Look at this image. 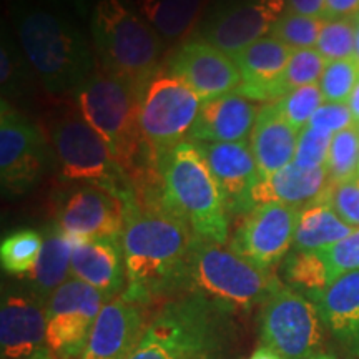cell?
Masks as SVG:
<instances>
[{
  "mask_svg": "<svg viewBox=\"0 0 359 359\" xmlns=\"http://www.w3.org/2000/svg\"><path fill=\"white\" fill-rule=\"evenodd\" d=\"M283 271L291 288L309 299L325 293L333 285V276L323 251H293L286 258Z\"/></svg>",
  "mask_w": 359,
  "mask_h": 359,
  "instance_id": "cell-29",
  "label": "cell"
},
{
  "mask_svg": "<svg viewBox=\"0 0 359 359\" xmlns=\"http://www.w3.org/2000/svg\"><path fill=\"white\" fill-rule=\"evenodd\" d=\"M278 278L240 257L230 246L196 238L188 259L183 288L219 311L248 313L262 304Z\"/></svg>",
  "mask_w": 359,
  "mask_h": 359,
  "instance_id": "cell-7",
  "label": "cell"
},
{
  "mask_svg": "<svg viewBox=\"0 0 359 359\" xmlns=\"http://www.w3.org/2000/svg\"><path fill=\"white\" fill-rule=\"evenodd\" d=\"M55 226L72 241L120 238L125 226V200L103 187L77 183L58 195Z\"/></svg>",
  "mask_w": 359,
  "mask_h": 359,
  "instance_id": "cell-12",
  "label": "cell"
},
{
  "mask_svg": "<svg viewBox=\"0 0 359 359\" xmlns=\"http://www.w3.org/2000/svg\"><path fill=\"white\" fill-rule=\"evenodd\" d=\"M50 143L55 148L62 173L74 183L107 188L125 200L132 191L127 175L116 163L109 145L75 107H65L53 115Z\"/></svg>",
  "mask_w": 359,
  "mask_h": 359,
  "instance_id": "cell-8",
  "label": "cell"
},
{
  "mask_svg": "<svg viewBox=\"0 0 359 359\" xmlns=\"http://www.w3.org/2000/svg\"><path fill=\"white\" fill-rule=\"evenodd\" d=\"M323 103H325V97L321 93L320 83H313L291 90L280 100L275 102V105L283 118L291 127L302 132L308 127L309 120L313 118V115L316 114Z\"/></svg>",
  "mask_w": 359,
  "mask_h": 359,
  "instance_id": "cell-34",
  "label": "cell"
},
{
  "mask_svg": "<svg viewBox=\"0 0 359 359\" xmlns=\"http://www.w3.org/2000/svg\"><path fill=\"white\" fill-rule=\"evenodd\" d=\"M359 0H325V20L358 19Z\"/></svg>",
  "mask_w": 359,
  "mask_h": 359,
  "instance_id": "cell-41",
  "label": "cell"
},
{
  "mask_svg": "<svg viewBox=\"0 0 359 359\" xmlns=\"http://www.w3.org/2000/svg\"><path fill=\"white\" fill-rule=\"evenodd\" d=\"M105 294L70 278L47 299V346L60 359H79L102 308Z\"/></svg>",
  "mask_w": 359,
  "mask_h": 359,
  "instance_id": "cell-11",
  "label": "cell"
},
{
  "mask_svg": "<svg viewBox=\"0 0 359 359\" xmlns=\"http://www.w3.org/2000/svg\"><path fill=\"white\" fill-rule=\"evenodd\" d=\"M316 50L326 62L356 57V19L323 22Z\"/></svg>",
  "mask_w": 359,
  "mask_h": 359,
  "instance_id": "cell-33",
  "label": "cell"
},
{
  "mask_svg": "<svg viewBox=\"0 0 359 359\" xmlns=\"http://www.w3.org/2000/svg\"><path fill=\"white\" fill-rule=\"evenodd\" d=\"M325 19L318 17L299 15L286 11L275 22L269 30V37L280 40L291 50H302V48H316L318 39H320L321 27Z\"/></svg>",
  "mask_w": 359,
  "mask_h": 359,
  "instance_id": "cell-32",
  "label": "cell"
},
{
  "mask_svg": "<svg viewBox=\"0 0 359 359\" xmlns=\"http://www.w3.org/2000/svg\"><path fill=\"white\" fill-rule=\"evenodd\" d=\"M333 135L325 130L306 127L299 132L298 145L293 163L303 168H323L326 167L330 156Z\"/></svg>",
  "mask_w": 359,
  "mask_h": 359,
  "instance_id": "cell-37",
  "label": "cell"
},
{
  "mask_svg": "<svg viewBox=\"0 0 359 359\" xmlns=\"http://www.w3.org/2000/svg\"><path fill=\"white\" fill-rule=\"evenodd\" d=\"M170 74L183 80L201 102L235 92L241 82L231 55L203 39L183 43L170 58Z\"/></svg>",
  "mask_w": 359,
  "mask_h": 359,
  "instance_id": "cell-16",
  "label": "cell"
},
{
  "mask_svg": "<svg viewBox=\"0 0 359 359\" xmlns=\"http://www.w3.org/2000/svg\"><path fill=\"white\" fill-rule=\"evenodd\" d=\"M356 60L359 62V17L356 19Z\"/></svg>",
  "mask_w": 359,
  "mask_h": 359,
  "instance_id": "cell-48",
  "label": "cell"
},
{
  "mask_svg": "<svg viewBox=\"0 0 359 359\" xmlns=\"http://www.w3.org/2000/svg\"><path fill=\"white\" fill-rule=\"evenodd\" d=\"M195 145L222 191L228 215H246L253 210L251 193L262 180V173L251 154L250 143L196 142Z\"/></svg>",
  "mask_w": 359,
  "mask_h": 359,
  "instance_id": "cell-18",
  "label": "cell"
},
{
  "mask_svg": "<svg viewBox=\"0 0 359 359\" xmlns=\"http://www.w3.org/2000/svg\"><path fill=\"white\" fill-rule=\"evenodd\" d=\"M12 79H13L12 53L6 47V45H4L2 52H0V80H2L4 90H7V87H11Z\"/></svg>",
  "mask_w": 359,
  "mask_h": 359,
  "instance_id": "cell-43",
  "label": "cell"
},
{
  "mask_svg": "<svg viewBox=\"0 0 359 359\" xmlns=\"http://www.w3.org/2000/svg\"><path fill=\"white\" fill-rule=\"evenodd\" d=\"M291 53L290 47L266 35L231 55L241 75L235 93L263 105L280 100L285 95L283 77Z\"/></svg>",
  "mask_w": 359,
  "mask_h": 359,
  "instance_id": "cell-19",
  "label": "cell"
},
{
  "mask_svg": "<svg viewBox=\"0 0 359 359\" xmlns=\"http://www.w3.org/2000/svg\"><path fill=\"white\" fill-rule=\"evenodd\" d=\"M43 238L39 231L19 230L6 236L0 245L4 271L15 276L30 275L39 262Z\"/></svg>",
  "mask_w": 359,
  "mask_h": 359,
  "instance_id": "cell-30",
  "label": "cell"
},
{
  "mask_svg": "<svg viewBox=\"0 0 359 359\" xmlns=\"http://www.w3.org/2000/svg\"><path fill=\"white\" fill-rule=\"evenodd\" d=\"M47 348V302L37 294H7L0 309L2 359H24Z\"/></svg>",
  "mask_w": 359,
  "mask_h": 359,
  "instance_id": "cell-20",
  "label": "cell"
},
{
  "mask_svg": "<svg viewBox=\"0 0 359 359\" xmlns=\"http://www.w3.org/2000/svg\"><path fill=\"white\" fill-rule=\"evenodd\" d=\"M359 80V62L356 58L327 62L320 80L325 102L348 103Z\"/></svg>",
  "mask_w": 359,
  "mask_h": 359,
  "instance_id": "cell-35",
  "label": "cell"
},
{
  "mask_svg": "<svg viewBox=\"0 0 359 359\" xmlns=\"http://www.w3.org/2000/svg\"><path fill=\"white\" fill-rule=\"evenodd\" d=\"M160 201L196 236L228 243L230 222L222 191L195 143L182 142L158 161Z\"/></svg>",
  "mask_w": 359,
  "mask_h": 359,
  "instance_id": "cell-3",
  "label": "cell"
},
{
  "mask_svg": "<svg viewBox=\"0 0 359 359\" xmlns=\"http://www.w3.org/2000/svg\"><path fill=\"white\" fill-rule=\"evenodd\" d=\"M323 320L308 296L276 280L259 313L263 344L283 359H308L323 343Z\"/></svg>",
  "mask_w": 359,
  "mask_h": 359,
  "instance_id": "cell-9",
  "label": "cell"
},
{
  "mask_svg": "<svg viewBox=\"0 0 359 359\" xmlns=\"http://www.w3.org/2000/svg\"><path fill=\"white\" fill-rule=\"evenodd\" d=\"M47 167V143L40 128L2 100L0 107V182L11 193L29 191Z\"/></svg>",
  "mask_w": 359,
  "mask_h": 359,
  "instance_id": "cell-14",
  "label": "cell"
},
{
  "mask_svg": "<svg viewBox=\"0 0 359 359\" xmlns=\"http://www.w3.org/2000/svg\"><path fill=\"white\" fill-rule=\"evenodd\" d=\"M356 178H359V165H358V177Z\"/></svg>",
  "mask_w": 359,
  "mask_h": 359,
  "instance_id": "cell-49",
  "label": "cell"
},
{
  "mask_svg": "<svg viewBox=\"0 0 359 359\" xmlns=\"http://www.w3.org/2000/svg\"><path fill=\"white\" fill-rule=\"evenodd\" d=\"M308 359H341V358H336L334 354H326V353H316L313 354V356H309Z\"/></svg>",
  "mask_w": 359,
  "mask_h": 359,
  "instance_id": "cell-47",
  "label": "cell"
},
{
  "mask_svg": "<svg viewBox=\"0 0 359 359\" xmlns=\"http://www.w3.org/2000/svg\"><path fill=\"white\" fill-rule=\"evenodd\" d=\"M24 359H60V358H58L50 348H47V349H43V351H39V353L32 354V356L24 358Z\"/></svg>",
  "mask_w": 359,
  "mask_h": 359,
  "instance_id": "cell-46",
  "label": "cell"
},
{
  "mask_svg": "<svg viewBox=\"0 0 359 359\" xmlns=\"http://www.w3.org/2000/svg\"><path fill=\"white\" fill-rule=\"evenodd\" d=\"M356 228L341 219L325 198L303 206L296 226L293 251H323L339 243Z\"/></svg>",
  "mask_w": 359,
  "mask_h": 359,
  "instance_id": "cell-26",
  "label": "cell"
},
{
  "mask_svg": "<svg viewBox=\"0 0 359 359\" xmlns=\"http://www.w3.org/2000/svg\"><path fill=\"white\" fill-rule=\"evenodd\" d=\"M248 359H283V358L278 353L273 351V349L262 346V348H258L253 354H251Z\"/></svg>",
  "mask_w": 359,
  "mask_h": 359,
  "instance_id": "cell-45",
  "label": "cell"
},
{
  "mask_svg": "<svg viewBox=\"0 0 359 359\" xmlns=\"http://www.w3.org/2000/svg\"><path fill=\"white\" fill-rule=\"evenodd\" d=\"M359 165V125H351L346 130L333 135L330 156H327V175L331 183H343L358 177Z\"/></svg>",
  "mask_w": 359,
  "mask_h": 359,
  "instance_id": "cell-31",
  "label": "cell"
},
{
  "mask_svg": "<svg viewBox=\"0 0 359 359\" xmlns=\"http://www.w3.org/2000/svg\"><path fill=\"white\" fill-rule=\"evenodd\" d=\"M147 306L125 293L107 302L79 359H127L150 323Z\"/></svg>",
  "mask_w": 359,
  "mask_h": 359,
  "instance_id": "cell-17",
  "label": "cell"
},
{
  "mask_svg": "<svg viewBox=\"0 0 359 359\" xmlns=\"http://www.w3.org/2000/svg\"><path fill=\"white\" fill-rule=\"evenodd\" d=\"M19 37L35 74L52 95L79 93L97 70L83 35L45 8L22 12Z\"/></svg>",
  "mask_w": 359,
  "mask_h": 359,
  "instance_id": "cell-6",
  "label": "cell"
},
{
  "mask_svg": "<svg viewBox=\"0 0 359 359\" xmlns=\"http://www.w3.org/2000/svg\"><path fill=\"white\" fill-rule=\"evenodd\" d=\"M201 105V98L170 72H160L154 79L142 102L140 127L156 165L172 148L188 140Z\"/></svg>",
  "mask_w": 359,
  "mask_h": 359,
  "instance_id": "cell-10",
  "label": "cell"
},
{
  "mask_svg": "<svg viewBox=\"0 0 359 359\" xmlns=\"http://www.w3.org/2000/svg\"><path fill=\"white\" fill-rule=\"evenodd\" d=\"M196 236L185 222L170 213L160 191L125 198V226L120 236L128 298L150 304L158 296L183 288Z\"/></svg>",
  "mask_w": 359,
  "mask_h": 359,
  "instance_id": "cell-1",
  "label": "cell"
},
{
  "mask_svg": "<svg viewBox=\"0 0 359 359\" xmlns=\"http://www.w3.org/2000/svg\"><path fill=\"white\" fill-rule=\"evenodd\" d=\"M72 278L87 283L110 299L127 290V269L120 238L75 241Z\"/></svg>",
  "mask_w": 359,
  "mask_h": 359,
  "instance_id": "cell-22",
  "label": "cell"
},
{
  "mask_svg": "<svg viewBox=\"0 0 359 359\" xmlns=\"http://www.w3.org/2000/svg\"><path fill=\"white\" fill-rule=\"evenodd\" d=\"M223 314L226 313L196 294L167 302L127 359H224Z\"/></svg>",
  "mask_w": 359,
  "mask_h": 359,
  "instance_id": "cell-4",
  "label": "cell"
},
{
  "mask_svg": "<svg viewBox=\"0 0 359 359\" xmlns=\"http://www.w3.org/2000/svg\"><path fill=\"white\" fill-rule=\"evenodd\" d=\"M326 64L327 62L320 55V52L316 48L293 50L290 57L288 67L285 70V77H283L285 95L294 88L320 83L323 72L326 69Z\"/></svg>",
  "mask_w": 359,
  "mask_h": 359,
  "instance_id": "cell-36",
  "label": "cell"
},
{
  "mask_svg": "<svg viewBox=\"0 0 359 359\" xmlns=\"http://www.w3.org/2000/svg\"><path fill=\"white\" fill-rule=\"evenodd\" d=\"M311 302L316 304L326 330L353 356L359 358V269L338 278Z\"/></svg>",
  "mask_w": 359,
  "mask_h": 359,
  "instance_id": "cell-25",
  "label": "cell"
},
{
  "mask_svg": "<svg viewBox=\"0 0 359 359\" xmlns=\"http://www.w3.org/2000/svg\"><path fill=\"white\" fill-rule=\"evenodd\" d=\"M348 107H349V110H351L354 123L359 125V80H358L356 87H354V90H353L351 97H349Z\"/></svg>",
  "mask_w": 359,
  "mask_h": 359,
  "instance_id": "cell-44",
  "label": "cell"
},
{
  "mask_svg": "<svg viewBox=\"0 0 359 359\" xmlns=\"http://www.w3.org/2000/svg\"><path fill=\"white\" fill-rule=\"evenodd\" d=\"M92 34L102 69L145 97L160 74V35L122 0H98Z\"/></svg>",
  "mask_w": 359,
  "mask_h": 359,
  "instance_id": "cell-5",
  "label": "cell"
},
{
  "mask_svg": "<svg viewBox=\"0 0 359 359\" xmlns=\"http://www.w3.org/2000/svg\"><path fill=\"white\" fill-rule=\"evenodd\" d=\"M325 200L349 226L359 228V178L331 183Z\"/></svg>",
  "mask_w": 359,
  "mask_h": 359,
  "instance_id": "cell-39",
  "label": "cell"
},
{
  "mask_svg": "<svg viewBox=\"0 0 359 359\" xmlns=\"http://www.w3.org/2000/svg\"><path fill=\"white\" fill-rule=\"evenodd\" d=\"M333 283L338 278L359 269V228L331 248L323 250Z\"/></svg>",
  "mask_w": 359,
  "mask_h": 359,
  "instance_id": "cell-38",
  "label": "cell"
},
{
  "mask_svg": "<svg viewBox=\"0 0 359 359\" xmlns=\"http://www.w3.org/2000/svg\"><path fill=\"white\" fill-rule=\"evenodd\" d=\"M262 107V103L248 100L235 92L203 102L188 142H248Z\"/></svg>",
  "mask_w": 359,
  "mask_h": 359,
  "instance_id": "cell-21",
  "label": "cell"
},
{
  "mask_svg": "<svg viewBox=\"0 0 359 359\" xmlns=\"http://www.w3.org/2000/svg\"><path fill=\"white\" fill-rule=\"evenodd\" d=\"M298 137V130L283 118L275 103H264L248 140L262 178L293 163Z\"/></svg>",
  "mask_w": 359,
  "mask_h": 359,
  "instance_id": "cell-24",
  "label": "cell"
},
{
  "mask_svg": "<svg viewBox=\"0 0 359 359\" xmlns=\"http://www.w3.org/2000/svg\"><path fill=\"white\" fill-rule=\"evenodd\" d=\"M286 11L325 19V0H286Z\"/></svg>",
  "mask_w": 359,
  "mask_h": 359,
  "instance_id": "cell-42",
  "label": "cell"
},
{
  "mask_svg": "<svg viewBox=\"0 0 359 359\" xmlns=\"http://www.w3.org/2000/svg\"><path fill=\"white\" fill-rule=\"evenodd\" d=\"M299 212L302 208L281 203L257 205L238 223L230 248L258 268L271 271L293 248Z\"/></svg>",
  "mask_w": 359,
  "mask_h": 359,
  "instance_id": "cell-13",
  "label": "cell"
},
{
  "mask_svg": "<svg viewBox=\"0 0 359 359\" xmlns=\"http://www.w3.org/2000/svg\"><path fill=\"white\" fill-rule=\"evenodd\" d=\"M138 8L158 35L178 39L200 13L201 0H137Z\"/></svg>",
  "mask_w": 359,
  "mask_h": 359,
  "instance_id": "cell-28",
  "label": "cell"
},
{
  "mask_svg": "<svg viewBox=\"0 0 359 359\" xmlns=\"http://www.w3.org/2000/svg\"><path fill=\"white\" fill-rule=\"evenodd\" d=\"M79 109L109 145L130 185L158 172L143 140V97L105 70H95L79 90Z\"/></svg>",
  "mask_w": 359,
  "mask_h": 359,
  "instance_id": "cell-2",
  "label": "cell"
},
{
  "mask_svg": "<svg viewBox=\"0 0 359 359\" xmlns=\"http://www.w3.org/2000/svg\"><path fill=\"white\" fill-rule=\"evenodd\" d=\"M354 125V118L349 110L348 103H331L325 102L318 109L313 118L309 120L308 127L316 130H325L330 133H338Z\"/></svg>",
  "mask_w": 359,
  "mask_h": 359,
  "instance_id": "cell-40",
  "label": "cell"
},
{
  "mask_svg": "<svg viewBox=\"0 0 359 359\" xmlns=\"http://www.w3.org/2000/svg\"><path fill=\"white\" fill-rule=\"evenodd\" d=\"M74 243L57 226H52L43 236L42 251L29 278L34 285V294L47 302L48 296L62 286L72 275V251Z\"/></svg>",
  "mask_w": 359,
  "mask_h": 359,
  "instance_id": "cell-27",
  "label": "cell"
},
{
  "mask_svg": "<svg viewBox=\"0 0 359 359\" xmlns=\"http://www.w3.org/2000/svg\"><path fill=\"white\" fill-rule=\"evenodd\" d=\"M285 12L286 0H231L213 13L201 39L228 55H235L266 37Z\"/></svg>",
  "mask_w": 359,
  "mask_h": 359,
  "instance_id": "cell-15",
  "label": "cell"
},
{
  "mask_svg": "<svg viewBox=\"0 0 359 359\" xmlns=\"http://www.w3.org/2000/svg\"><path fill=\"white\" fill-rule=\"evenodd\" d=\"M331 182L327 168H303L291 163L280 172L262 178L251 193L253 208L263 203H281L303 208L325 198Z\"/></svg>",
  "mask_w": 359,
  "mask_h": 359,
  "instance_id": "cell-23",
  "label": "cell"
}]
</instances>
